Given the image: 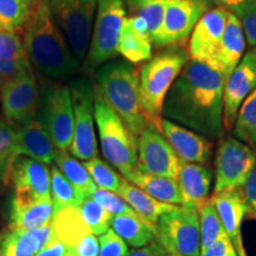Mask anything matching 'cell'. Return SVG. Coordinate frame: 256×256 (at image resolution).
<instances>
[{"label": "cell", "instance_id": "cell-52", "mask_svg": "<svg viewBox=\"0 0 256 256\" xmlns=\"http://www.w3.org/2000/svg\"><path fill=\"white\" fill-rule=\"evenodd\" d=\"M2 81H0V95H2Z\"/></svg>", "mask_w": 256, "mask_h": 256}, {"label": "cell", "instance_id": "cell-23", "mask_svg": "<svg viewBox=\"0 0 256 256\" xmlns=\"http://www.w3.org/2000/svg\"><path fill=\"white\" fill-rule=\"evenodd\" d=\"M10 229L32 230L51 223L54 216L52 200H31L14 196L11 202Z\"/></svg>", "mask_w": 256, "mask_h": 256}, {"label": "cell", "instance_id": "cell-8", "mask_svg": "<svg viewBox=\"0 0 256 256\" xmlns=\"http://www.w3.org/2000/svg\"><path fill=\"white\" fill-rule=\"evenodd\" d=\"M158 241L168 254L200 256V214L194 208L179 206L158 220Z\"/></svg>", "mask_w": 256, "mask_h": 256}, {"label": "cell", "instance_id": "cell-9", "mask_svg": "<svg viewBox=\"0 0 256 256\" xmlns=\"http://www.w3.org/2000/svg\"><path fill=\"white\" fill-rule=\"evenodd\" d=\"M70 94L75 119L70 153L75 158L88 162L98 154L94 127V90L87 80L76 78L70 84Z\"/></svg>", "mask_w": 256, "mask_h": 256}, {"label": "cell", "instance_id": "cell-12", "mask_svg": "<svg viewBox=\"0 0 256 256\" xmlns=\"http://www.w3.org/2000/svg\"><path fill=\"white\" fill-rule=\"evenodd\" d=\"M182 162L159 130L147 126L138 136L136 168L145 174L176 179Z\"/></svg>", "mask_w": 256, "mask_h": 256}, {"label": "cell", "instance_id": "cell-38", "mask_svg": "<svg viewBox=\"0 0 256 256\" xmlns=\"http://www.w3.org/2000/svg\"><path fill=\"white\" fill-rule=\"evenodd\" d=\"M92 198L95 202H98L104 210H107L113 216L138 215L136 211L130 206V204L127 202H124L119 194H114V192L98 188L92 194Z\"/></svg>", "mask_w": 256, "mask_h": 256}, {"label": "cell", "instance_id": "cell-35", "mask_svg": "<svg viewBox=\"0 0 256 256\" xmlns=\"http://www.w3.org/2000/svg\"><path fill=\"white\" fill-rule=\"evenodd\" d=\"M32 4L26 0H0V22L5 30L16 34L23 31L31 14Z\"/></svg>", "mask_w": 256, "mask_h": 256}, {"label": "cell", "instance_id": "cell-29", "mask_svg": "<svg viewBox=\"0 0 256 256\" xmlns=\"http://www.w3.org/2000/svg\"><path fill=\"white\" fill-rule=\"evenodd\" d=\"M55 162L60 174L78 191L83 198L92 197V194L98 188L87 168L66 152H57Z\"/></svg>", "mask_w": 256, "mask_h": 256}, {"label": "cell", "instance_id": "cell-32", "mask_svg": "<svg viewBox=\"0 0 256 256\" xmlns=\"http://www.w3.org/2000/svg\"><path fill=\"white\" fill-rule=\"evenodd\" d=\"M232 133L256 153V88L240 108Z\"/></svg>", "mask_w": 256, "mask_h": 256}, {"label": "cell", "instance_id": "cell-10", "mask_svg": "<svg viewBox=\"0 0 256 256\" xmlns=\"http://www.w3.org/2000/svg\"><path fill=\"white\" fill-rule=\"evenodd\" d=\"M40 121L58 151H70L75 119L69 87L51 84L46 88Z\"/></svg>", "mask_w": 256, "mask_h": 256}, {"label": "cell", "instance_id": "cell-37", "mask_svg": "<svg viewBox=\"0 0 256 256\" xmlns=\"http://www.w3.org/2000/svg\"><path fill=\"white\" fill-rule=\"evenodd\" d=\"M83 166L87 168L96 186L102 188V190L116 194L122 178L107 162H104V160L98 158H94L83 162Z\"/></svg>", "mask_w": 256, "mask_h": 256}, {"label": "cell", "instance_id": "cell-3", "mask_svg": "<svg viewBox=\"0 0 256 256\" xmlns=\"http://www.w3.org/2000/svg\"><path fill=\"white\" fill-rule=\"evenodd\" d=\"M98 89L136 138L148 126L140 98L139 72L124 60L104 64L96 72Z\"/></svg>", "mask_w": 256, "mask_h": 256}, {"label": "cell", "instance_id": "cell-50", "mask_svg": "<svg viewBox=\"0 0 256 256\" xmlns=\"http://www.w3.org/2000/svg\"><path fill=\"white\" fill-rule=\"evenodd\" d=\"M2 30H5V28H4V25H2V22H0V31H2Z\"/></svg>", "mask_w": 256, "mask_h": 256}, {"label": "cell", "instance_id": "cell-7", "mask_svg": "<svg viewBox=\"0 0 256 256\" xmlns=\"http://www.w3.org/2000/svg\"><path fill=\"white\" fill-rule=\"evenodd\" d=\"M126 17L124 0H98L94 31L87 57L89 68L101 66L119 55L118 48Z\"/></svg>", "mask_w": 256, "mask_h": 256}, {"label": "cell", "instance_id": "cell-15", "mask_svg": "<svg viewBox=\"0 0 256 256\" xmlns=\"http://www.w3.org/2000/svg\"><path fill=\"white\" fill-rule=\"evenodd\" d=\"M255 88L256 49H252L244 54L241 62L226 81L223 94L224 130H232L240 108Z\"/></svg>", "mask_w": 256, "mask_h": 256}, {"label": "cell", "instance_id": "cell-36", "mask_svg": "<svg viewBox=\"0 0 256 256\" xmlns=\"http://www.w3.org/2000/svg\"><path fill=\"white\" fill-rule=\"evenodd\" d=\"M81 215L87 223L89 229L94 235H104V234L110 230L112 226V220L113 215H110L107 210H104L98 202H95L92 197H86L82 204L80 206Z\"/></svg>", "mask_w": 256, "mask_h": 256}, {"label": "cell", "instance_id": "cell-13", "mask_svg": "<svg viewBox=\"0 0 256 256\" xmlns=\"http://www.w3.org/2000/svg\"><path fill=\"white\" fill-rule=\"evenodd\" d=\"M4 182L14 196L31 200H50L51 172L43 162L24 156H14L4 170Z\"/></svg>", "mask_w": 256, "mask_h": 256}, {"label": "cell", "instance_id": "cell-5", "mask_svg": "<svg viewBox=\"0 0 256 256\" xmlns=\"http://www.w3.org/2000/svg\"><path fill=\"white\" fill-rule=\"evenodd\" d=\"M94 116L102 154L112 166L127 177L136 168L138 138L128 130L98 88L94 90Z\"/></svg>", "mask_w": 256, "mask_h": 256}, {"label": "cell", "instance_id": "cell-16", "mask_svg": "<svg viewBox=\"0 0 256 256\" xmlns=\"http://www.w3.org/2000/svg\"><path fill=\"white\" fill-rule=\"evenodd\" d=\"M228 17L229 11L217 6L200 19L190 37V60L206 64L210 62L220 46Z\"/></svg>", "mask_w": 256, "mask_h": 256}, {"label": "cell", "instance_id": "cell-18", "mask_svg": "<svg viewBox=\"0 0 256 256\" xmlns=\"http://www.w3.org/2000/svg\"><path fill=\"white\" fill-rule=\"evenodd\" d=\"M160 128L182 162L206 165L210 162L212 146L208 138L166 119H162Z\"/></svg>", "mask_w": 256, "mask_h": 256}, {"label": "cell", "instance_id": "cell-14", "mask_svg": "<svg viewBox=\"0 0 256 256\" xmlns=\"http://www.w3.org/2000/svg\"><path fill=\"white\" fill-rule=\"evenodd\" d=\"M211 0H168L164 22L156 46L182 43L192 34L200 19L211 10Z\"/></svg>", "mask_w": 256, "mask_h": 256}, {"label": "cell", "instance_id": "cell-49", "mask_svg": "<svg viewBox=\"0 0 256 256\" xmlns=\"http://www.w3.org/2000/svg\"><path fill=\"white\" fill-rule=\"evenodd\" d=\"M212 4L218 5V8H222L229 12H234L236 8H241V6L249 4V2H254V0H211Z\"/></svg>", "mask_w": 256, "mask_h": 256}, {"label": "cell", "instance_id": "cell-17", "mask_svg": "<svg viewBox=\"0 0 256 256\" xmlns=\"http://www.w3.org/2000/svg\"><path fill=\"white\" fill-rule=\"evenodd\" d=\"M38 102L40 89L34 74L8 83L2 90V106L5 116L20 126L34 120Z\"/></svg>", "mask_w": 256, "mask_h": 256}, {"label": "cell", "instance_id": "cell-21", "mask_svg": "<svg viewBox=\"0 0 256 256\" xmlns=\"http://www.w3.org/2000/svg\"><path fill=\"white\" fill-rule=\"evenodd\" d=\"M58 150L40 120H32L19 127L16 132L14 156H24L43 164L55 162Z\"/></svg>", "mask_w": 256, "mask_h": 256}, {"label": "cell", "instance_id": "cell-33", "mask_svg": "<svg viewBox=\"0 0 256 256\" xmlns=\"http://www.w3.org/2000/svg\"><path fill=\"white\" fill-rule=\"evenodd\" d=\"M51 200L54 204V212L68 206L80 208L83 198L78 191L66 180L56 166L51 168Z\"/></svg>", "mask_w": 256, "mask_h": 256}, {"label": "cell", "instance_id": "cell-48", "mask_svg": "<svg viewBox=\"0 0 256 256\" xmlns=\"http://www.w3.org/2000/svg\"><path fill=\"white\" fill-rule=\"evenodd\" d=\"M37 256H68V248L54 236L49 244L42 249Z\"/></svg>", "mask_w": 256, "mask_h": 256}, {"label": "cell", "instance_id": "cell-6", "mask_svg": "<svg viewBox=\"0 0 256 256\" xmlns=\"http://www.w3.org/2000/svg\"><path fill=\"white\" fill-rule=\"evenodd\" d=\"M51 14L78 60L86 58L98 0H49Z\"/></svg>", "mask_w": 256, "mask_h": 256}, {"label": "cell", "instance_id": "cell-45", "mask_svg": "<svg viewBox=\"0 0 256 256\" xmlns=\"http://www.w3.org/2000/svg\"><path fill=\"white\" fill-rule=\"evenodd\" d=\"M241 191L247 204L248 212H250L256 218V164L246 179L244 184L242 185Z\"/></svg>", "mask_w": 256, "mask_h": 256}, {"label": "cell", "instance_id": "cell-1", "mask_svg": "<svg viewBox=\"0 0 256 256\" xmlns=\"http://www.w3.org/2000/svg\"><path fill=\"white\" fill-rule=\"evenodd\" d=\"M226 81L222 74L208 64L190 60L166 95L164 119L208 139L222 138Z\"/></svg>", "mask_w": 256, "mask_h": 256}, {"label": "cell", "instance_id": "cell-44", "mask_svg": "<svg viewBox=\"0 0 256 256\" xmlns=\"http://www.w3.org/2000/svg\"><path fill=\"white\" fill-rule=\"evenodd\" d=\"M100 243L94 234L84 238L78 246L68 248V256H98Z\"/></svg>", "mask_w": 256, "mask_h": 256}, {"label": "cell", "instance_id": "cell-39", "mask_svg": "<svg viewBox=\"0 0 256 256\" xmlns=\"http://www.w3.org/2000/svg\"><path fill=\"white\" fill-rule=\"evenodd\" d=\"M28 57L23 40L16 32L0 31V60H19Z\"/></svg>", "mask_w": 256, "mask_h": 256}, {"label": "cell", "instance_id": "cell-22", "mask_svg": "<svg viewBox=\"0 0 256 256\" xmlns=\"http://www.w3.org/2000/svg\"><path fill=\"white\" fill-rule=\"evenodd\" d=\"M54 238L51 223L32 230L8 229L0 236L2 256H37Z\"/></svg>", "mask_w": 256, "mask_h": 256}, {"label": "cell", "instance_id": "cell-26", "mask_svg": "<svg viewBox=\"0 0 256 256\" xmlns=\"http://www.w3.org/2000/svg\"><path fill=\"white\" fill-rule=\"evenodd\" d=\"M124 179L142 188L156 200L172 206H184L183 194L176 179L148 174L138 168L130 172Z\"/></svg>", "mask_w": 256, "mask_h": 256}, {"label": "cell", "instance_id": "cell-30", "mask_svg": "<svg viewBox=\"0 0 256 256\" xmlns=\"http://www.w3.org/2000/svg\"><path fill=\"white\" fill-rule=\"evenodd\" d=\"M168 0H126L130 16L145 19L152 43L156 44L164 22Z\"/></svg>", "mask_w": 256, "mask_h": 256}, {"label": "cell", "instance_id": "cell-28", "mask_svg": "<svg viewBox=\"0 0 256 256\" xmlns=\"http://www.w3.org/2000/svg\"><path fill=\"white\" fill-rule=\"evenodd\" d=\"M112 229L127 244L133 248H142L158 240V226L147 222L139 215H120L112 220Z\"/></svg>", "mask_w": 256, "mask_h": 256}, {"label": "cell", "instance_id": "cell-20", "mask_svg": "<svg viewBox=\"0 0 256 256\" xmlns=\"http://www.w3.org/2000/svg\"><path fill=\"white\" fill-rule=\"evenodd\" d=\"M246 46L247 42L241 22L235 14L229 12L220 46L208 66L228 78L244 56Z\"/></svg>", "mask_w": 256, "mask_h": 256}, {"label": "cell", "instance_id": "cell-47", "mask_svg": "<svg viewBox=\"0 0 256 256\" xmlns=\"http://www.w3.org/2000/svg\"><path fill=\"white\" fill-rule=\"evenodd\" d=\"M127 256H168V252L158 240H154L145 247L136 248L128 252Z\"/></svg>", "mask_w": 256, "mask_h": 256}, {"label": "cell", "instance_id": "cell-54", "mask_svg": "<svg viewBox=\"0 0 256 256\" xmlns=\"http://www.w3.org/2000/svg\"><path fill=\"white\" fill-rule=\"evenodd\" d=\"M0 256H2V255H0Z\"/></svg>", "mask_w": 256, "mask_h": 256}, {"label": "cell", "instance_id": "cell-24", "mask_svg": "<svg viewBox=\"0 0 256 256\" xmlns=\"http://www.w3.org/2000/svg\"><path fill=\"white\" fill-rule=\"evenodd\" d=\"M177 182L184 198V206L198 210L209 200L212 174L204 165L182 162Z\"/></svg>", "mask_w": 256, "mask_h": 256}, {"label": "cell", "instance_id": "cell-53", "mask_svg": "<svg viewBox=\"0 0 256 256\" xmlns=\"http://www.w3.org/2000/svg\"><path fill=\"white\" fill-rule=\"evenodd\" d=\"M168 256H182V255H177V254H168Z\"/></svg>", "mask_w": 256, "mask_h": 256}, {"label": "cell", "instance_id": "cell-41", "mask_svg": "<svg viewBox=\"0 0 256 256\" xmlns=\"http://www.w3.org/2000/svg\"><path fill=\"white\" fill-rule=\"evenodd\" d=\"M241 22L246 42L252 49H256V0L232 12Z\"/></svg>", "mask_w": 256, "mask_h": 256}, {"label": "cell", "instance_id": "cell-27", "mask_svg": "<svg viewBox=\"0 0 256 256\" xmlns=\"http://www.w3.org/2000/svg\"><path fill=\"white\" fill-rule=\"evenodd\" d=\"M51 226L54 236L66 244V248L75 247L83 238L92 234L83 220L80 208L68 206L55 211Z\"/></svg>", "mask_w": 256, "mask_h": 256}, {"label": "cell", "instance_id": "cell-31", "mask_svg": "<svg viewBox=\"0 0 256 256\" xmlns=\"http://www.w3.org/2000/svg\"><path fill=\"white\" fill-rule=\"evenodd\" d=\"M119 55L124 56L127 62L139 63L152 58V40L134 31L124 19L122 32L119 40Z\"/></svg>", "mask_w": 256, "mask_h": 256}, {"label": "cell", "instance_id": "cell-19", "mask_svg": "<svg viewBox=\"0 0 256 256\" xmlns=\"http://www.w3.org/2000/svg\"><path fill=\"white\" fill-rule=\"evenodd\" d=\"M218 214L226 235L238 256H248L242 240V222L248 212L241 188H234L214 194L210 198Z\"/></svg>", "mask_w": 256, "mask_h": 256}, {"label": "cell", "instance_id": "cell-46", "mask_svg": "<svg viewBox=\"0 0 256 256\" xmlns=\"http://www.w3.org/2000/svg\"><path fill=\"white\" fill-rule=\"evenodd\" d=\"M200 256H238L236 249L228 235H223L206 250L200 252Z\"/></svg>", "mask_w": 256, "mask_h": 256}, {"label": "cell", "instance_id": "cell-25", "mask_svg": "<svg viewBox=\"0 0 256 256\" xmlns=\"http://www.w3.org/2000/svg\"><path fill=\"white\" fill-rule=\"evenodd\" d=\"M124 202L130 204V206L136 211V212L147 222L152 224H158L160 217L170 211L177 209L179 206H172V204H166L159 202L154 198L142 191L136 185L122 178L120 188L116 192Z\"/></svg>", "mask_w": 256, "mask_h": 256}, {"label": "cell", "instance_id": "cell-34", "mask_svg": "<svg viewBox=\"0 0 256 256\" xmlns=\"http://www.w3.org/2000/svg\"><path fill=\"white\" fill-rule=\"evenodd\" d=\"M198 214L200 223V249L203 252L209 249L220 236L226 235V232L210 200L198 209Z\"/></svg>", "mask_w": 256, "mask_h": 256}, {"label": "cell", "instance_id": "cell-2", "mask_svg": "<svg viewBox=\"0 0 256 256\" xmlns=\"http://www.w3.org/2000/svg\"><path fill=\"white\" fill-rule=\"evenodd\" d=\"M24 34L28 58L42 75L51 80H66L78 72L80 62L51 14L49 0L32 4Z\"/></svg>", "mask_w": 256, "mask_h": 256}, {"label": "cell", "instance_id": "cell-40", "mask_svg": "<svg viewBox=\"0 0 256 256\" xmlns=\"http://www.w3.org/2000/svg\"><path fill=\"white\" fill-rule=\"evenodd\" d=\"M32 72L31 62L28 57L19 60H0V81L2 88L8 83L19 80Z\"/></svg>", "mask_w": 256, "mask_h": 256}, {"label": "cell", "instance_id": "cell-11", "mask_svg": "<svg viewBox=\"0 0 256 256\" xmlns=\"http://www.w3.org/2000/svg\"><path fill=\"white\" fill-rule=\"evenodd\" d=\"M256 164V153L235 138H226L216 156L215 191L241 188Z\"/></svg>", "mask_w": 256, "mask_h": 256}, {"label": "cell", "instance_id": "cell-51", "mask_svg": "<svg viewBox=\"0 0 256 256\" xmlns=\"http://www.w3.org/2000/svg\"><path fill=\"white\" fill-rule=\"evenodd\" d=\"M26 2H31V4H32V2H38V0H26Z\"/></svg>", "mask_w": 256, "mask_h": 256}, {"label": "cell", "instance_id": "cell-42", "mask_svg": "<svg viewBox=\"0 0 256 256\" xmlns=\"http://www.w3.org/2000/svg\"><path fill=\"white\" fill-rule=\"evenodd\" d=\"M100 252L98 256H127L128 246L113 229L107 230L98 238Z\"/></svg>", "mask_w": 256, "mask_h": 256}, {"label": "cell", "instance_id": "cell-4", "mask_svg": "<svg viewBox=\"0 0 256 256\" xmlns=\"http://www.w3.org/2000/svg\"><path fill=\"white\" fill-rule=\"evenodd\" d=\"M188 60V51L171 48L152 57L140 69V98L147 124L162 132V106L166 95Z\"/></svg>", "mask_w": 256, "mask_h": 256}, {"label": "cell", "instance_id": "cell-43", "mask_svg": "<svg viewBox=\"0 0 256 256\" xmlns=\"http://www.w3.org/2000/svg\"><path fill=\"white\" fill-rule=\"evenodd\" d=\"M16 142V130L0 120V174L4 172L8 160L14 156V148Z\"/></svg>", "mask_w": 256, "mask_h": 256}]
</instances>
